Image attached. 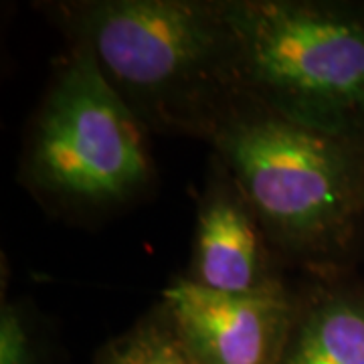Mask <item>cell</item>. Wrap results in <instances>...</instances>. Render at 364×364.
<instances>
[{
  "instance_id": "cell-6",
  "label": "cell",
  "mask_w": 364,
  "mask_h": 364,
  "mask_svg": "<svg viewBox=\"0 0 364 364\" xmlns=\"http://www.w3.org/2000/svg\"><path fill=\"white\" fill-rule=\"evenodd\" d=\"M284 269L243 191L210 154L182 279L219 294L263 296L291 289Z\"/></svg>"
},
{
  "instance_id": "cell-8",
  "label": "cell",
  "mask_w": 364,
  "mask_h": 364,
  "mask_svg": "<svg viewBox=\"0 0 364 364\" xmlns=\"http://www.w3.org/2000/svg\"><path fill=\"white\" fill-rule=\"evenodd\" d=\"M93 364H195L182 350L168 318L156 304L128 328L107 340L97 350Z\"/></svg>"
},
{
  "instance_id": "cell-1",
  "label": "cell",
  "mask_w": 364,
  "mask_h": 364,
  "mask_svg": "<svg viewBox=\"0 0 364 364\" xmlns=\"http://www.w3.org/2000/svg\"><path fill=\"white\" fill-rule=\"evenodd\" d=\"M43 13L148 134L208 142L241 95L227 0H65Z\"/></svg>"
},
{
  "instance_id": "cell-7",
  "label": "cell",
  "mask_w": 364,
  "mask_h": 364,
  "mask_svg": "<svg viewBox=\"0 0 364 364\" xmlns=\"http://www.w3.org/2000/svg\"><path fill=\"white\" fill-rule=\"evenodd\" d=\"M279 364H364V284L346 272L310 275Z\"/></svg>"
},
{
  "instance_id": "cell-9",
  "label": "cell",
  "mask_w": 364,
  "mask_h": 364,
  "mask_svg": "<svg viewBox=\"0 0 364 364\" xmlns=\"http://www.w3.org/2000/svg\"><path fill=\"white\" fill-rule=\"evenodd\" d=\"M49 332L43 314L26 298L2 299L0 308V364H43Z\"/></svg>"
},
{
  "instance_id": "cell-3",
  "label": "cell",
  "mask_w": 364,
  "mask_h": 364,
  "mask_svg": "<svg viewBox=\"0 0 364 364\" xmlns=\"http://www.w3.org/2000/svg\"><path fill=\"white\" fill-rule=\"evenodd\" d=\"M148 136L90 53L69 45L28 122L18 181L55 215L104 217L152 188Z\"/></svg>"
},
{
  "instance_id": "cell-5",
  "label": "cell",
  "mask_w": 364,
  "mask_h": 364,
  "mask_svg": "<svg viewBox=\"0 0 364 364\" xmlns=\"http://www.w3.org/2000/svg\"><path fill=\"white\" fill-rule=\"evenodd\" d=\"M195 364H279L296 318L298 287L233 296L174 279L158 299Z\"/></svg>"
},
{
  "instance_id": "cell-2",
  "label": "cell",
  "mask_w": 364,
  "mask_h": 364,
  "mask_svg": "<svg viewBox=\"0 0 364 364\" xmlns=\"http://www.w3.org/2000/svg\"><path fill=\"white\" fill-rule=\"evenodd\" d=\"M284 265L346 272L364 227V140L316 130L239 95L210 136Z\"/></svg>"
},
{
  "instance_id": "cell-4",
  "label": "cell",
  "mask_w": 364,
  "mask_h": 364,
  "mask_svg": "<svg viewBox=\"0 0 364 364\" xmlns=\"http://www.w3.org/2000/svg\"><path fill=\"white\" fill-rule=\"evenodd\" d=\"M239 90L279 116L364 140V6L227 0Z\"/></svg>"
}]
</instances>
